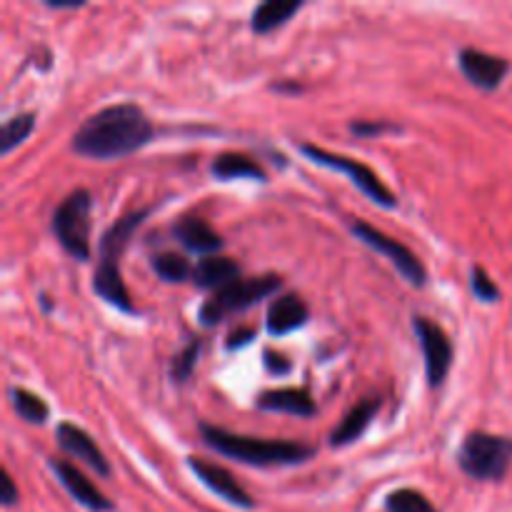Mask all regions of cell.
Listing matches in <instances>:
<instances>
[{"label": "cell", "instance_id": "cell-1", "mask_svg": "<svg viewBox=\"0 0 512 512\" xmlns=\"http://www.w3.org/2000/svg\"><path fill=\"white\" fill-rule=\"evenodd\" d=\"M155 128L135 103L110 105L90 115L73 135V150L90 160H118L138 153L153 140Z\"/></svg>", "mask_w": 512, "mask_h": 512}, {"label": "cell", "instance_id": "cell-2", "mask_svg": "<svg viewBox=\"0 0 512 512\" xmlns=\"http://www.w3.org/2000/svg\"><path fill=\"white\" fill-rule=\"evenodd\" d=\"M200 435L208 448L215 453L233 458L238 463L255 465V468H273V465H300L315 455L313 448L288 440H258L248 435H235L230 430L200 423Z\"/></svg>", "mask_w": 512, "mask_h": 512}, {"label": "cell", "instance_id": "cell-3", "mask_svg": "<svg viewBox=\"0 0 512 512\" xmlns=\"http://www.w3.org/2000/svg\"><path fill=\"white\" fill-rule=\"evenodd\" d=\"M148 213L150 210L145 208V210H133V213L123 215V218L115 220V223L105 230L103 238H100V263L98 268H95L93 288L105 303H110L113 308L123 310V313L128 315H135L138 310H135L128 288H125L123 278H120L118 263L123 250L128 248L130 238H133L135 230L143 225V220L148 218Z\"/></svg>", "mask_w": 512, "mask_h": 512}, {"label": "cell", "instance_id": "cell-4", "mask_svg": "<svg viewBox=\"0 0 512 512\" xmlns=\"http://www.w3.org/2000/svg\"><path fill=\"white\" fill-rule=\"evenodd\" d=\"M458 465L465 475L483 483H498L512 465V438L493 433H470L458 450Z\"/></svg>", "mask_w": 512, "mask_h": 512}, {"label": "cell", "instance_id": "cell-5", "mask_svg": "<svg viewBox=\"0 0 512 512\" xmlns=\"http://www.w3.org/2000/svg\"><path fill=\"white\" fill-rule=\"evenodd\" d=\"M90 208H93V198L88 190L78 188L55 208L53 223H50L60 248L80 263L90 260Z\"/></svg>", "mask_w": 512, "mask_h": 512}, {"label": "cell", "instance_id": "cell-6", "mask_svg": "<svg viewBox=\"0 0 512 512\" xmlns=\"http://www.w3.org/2000/svg\"><path fill=\"white\" fill-rule=\"evenodd\" d=\"M280 285H283V278H278V275H255V278L235 280V283L220 288L218 293L200 308V323L215 325L220 323V320L230 318V315L243 313V310L253 308L260 300L278 293Z\"/></svg>", "mask_w": 512, "mask_h": 512}, {"label": "cell", "instance_id": "cell-7", "mask_svg": "<svg viewBox=\"0 0 512 512\" xmlns=\"http://www.w3.org/2000/svg\"><path fill=\"white\" fill-rule=\"evenodd\" d=\"M300 153H303L305 158L310 160V163L325 165V168L350 175V178H353V183H355V188H358L360 193L368 195V198L373 200L375 205H380V208H395V205H398L393 190L385 188L383 180H380L378 175H375L373 170L368 168V165L360 163V160L348 158V155L330 153V150L318 148V145H313V143L300 145Z\"/></svg>", "mask_w": 512, "mask_h": 512}, {"label": "cell", "instance_id": "cell-8", "mask_svg": "<svg viewBox=\"0 0 512 512\" xmlns=\"http://www.w3.org/2000/svg\"><path fill=\"white\" fill-rule=\"evenodd\" d=\"M350 230H353V235L360 243H365L368 248H373L375 253H383L385 258H390L395 270H398L413 288H423V285L428 283V273H425L423 263H420L418 255H415L408 245L390 238V235L380 233L378 228H373V225L365 223V220H353Z\"/></svg>", "mask_w": 512, "mask_h": 512}, {"label": "cell", "instance_id": "cell-9", "mask_svg": "<svg viewBox=\"0 0 512 512\" xmlns=\"http://www.w3.org/2000/svg\"><path fill=\"white\" fill-rule=\"evenodd\" d=\"M413 328L420 340V348H423L425 375H428L430 388H440L453 365V343H450L448 333L425 315H415Z\"/></svg>", "mask_w": 512, "mask_h": 512}, {"label": "cell", "instance_id": "cell-10", "mask_svg": "<svg viewBox=\"0 0 512 512\" xmlns=\"http://www.w3.org/2000/svg\"><path fill=\"white\" fill-rule=\"evenodd\" d=\"M188 468L193 470L195 478H198L200 483L205 485V488L213 490V493L218 495V498H223L225 503L235 505V508H243V510H253L255 508V500L250 498L248 493H245L243 485H238V480H235L233 475L228 473V470L220 468V465L190 455Z\"/></svg>", "mask_w": 512, "mask_h": 512}, {"label": "cell", "instance_id": "cell-11", "mask_svg": "<svg viewBox=\"0 0 512 512\" xmlns=\"http://www.w3.org/2000/svg\"><path fill=\"white\" fill-rule=\"evenodd\" d=\"M460 70H463L465 78L470 80L473 85L483 90H495L500 88V83L508 75L510 63L500 55H490L483 53L478 48H463L458 55Z\"/></svg>", "mask_w": 512, "mask_h": 512}, {"label": "cell", "instance_id": "cell-12", "mask_svg": "<svg viewBox=\"0 0 512 512\" xmlns=\"http://www.w3.org/2000/svg\"><path fill=\"white\" fill-rule=\"evenodd\" d=\"M50 470L55 473V478L60 480L65 490L73 495L75 503H80L83 508H88L90 512H110L113 510V503L80 473L75 465L65 463V460H50Z\"/></svg>", "mask_w": 512, "mask_h": 512}, {"label": "cell", "instance_id": "cell-13", "mask_svg": "<svg viewBox=\"0 0 512 512\" xmlns=\"http://www.w3.org/2000/svg\"><path fill=\"white\" fill-rule=\"evenodd\" d=\"M55 438H58V445L73 458L83 460L88 468H93L95 473L103 475V478H110V465L105 460L103 450L95 445V440L85 433L83 428H78L75 423H60L58 430H55Z\"/></svg>", "mask_w": 512, "mask_h": 512}, {"label": "cell", "instance_id": "cell-14", "mask_svg": "<svg viewBox=\"0 0 512 512\" xmlns=\"http://www.w3.org/2000/svg\"><path fill=\"white\" fill-rule=\"evenodd\" d=\"M308 318L310 310L308 305H305V300L288 293L280 295V298H275L273 303H270L268 315H265V328H268V333L273 335V338H278V335H288L293 333V330L303 328V325L308 323Z\"/></svg>", "mask_w": 512, "mask_h": 512}, {"label": "cell", "instance_id": "cell-15", "mask_svg": "<svg viewBox=\"0 0 512 512\" xmlns=\"http://www.w3.org/2000/svg\"><path fill=\"white\" fill-rule=\"evenodd\" d=\"M173 235L190 253L205 255V258L223 248V238L215 233L213 225L205 223L203 218H193V215H185V218L175 220Z\"/></svg>", "mask_w": 512, "mask_h": 512}, {"label": "cell", "instance_id": "cell-16", "mask_svg": "<svg viewBox=\"0 0 512 512\" xmlns=\"http://www.w3.org/2000/svg\"><path fill=\"white\" fill-rule=\"evenodd\" d=\"M258 408L268 410V413L295 415V418H313L318 413V405L310 398L308 390L300 388L265 390L258 395Z\"/></svg>", "mask_w": 512, "mask_h": 512}, {"label": "cell", "instance_id": "cell-17", "mask_svg": "<svg viewBox=\"0 0 512 512\" xmlns=\"http://www.w3.org/2000/svg\"><path fill=\"white\" fill-rule=\"evenodd\" d=\"M380 410V400L378 398H368V400H360L348 415H345L343 423L330 433V445L333 448H345V445H353L360 435L368 430L370 420L375 418V413Z\"/></svg>", "mask_w": 512, "mask_h": 512}, {"label": "cell", "instance_id": "cell-18", "mask_svg": "<svg viewBox=\"0 0 512 512\" xmlns=\"http://www.w3.org/2000/svg\"><path fill=\"white\" fill-rule=\"evenodd\" d=\"M240 275V265L225 255H208L200 260L193 270V280L203 290H220L225 285L235 283Z\"/></svg>", "mask_w": 512, "mask_h": 512}, {"label": "cell", "instance_id": "cell-19", "mask_svg": "<svg viewBox=\"0 0 512 512\" xmlns=\"http://www.w3.org/2000/svg\"><path fill=\"white\" fill-rule=\"evenodd\" d=\"M303 8V0H293V3H285V0H268V3L258 5L253 10V18H250V25H253L255 33L265 35L278 30L280 25L288 23L298 10Z\"/></svg>", "mask_w": 512, "mask_h": 512}, {"label": "cell", "instance_id": "cell-20", "mask_svg": "<svg viewBox=\"0 0 512 512\" xmlns=\"http://www.w3.org/2000/svg\"><path fill=\"white\" fill-rule=\"evenodd\" d=\"M210 173L218 180H238V178H253L265 180V170L255 163L250 155L243 153H220L210 165Z\"/></svg>", "mask_w": 512, "mask_h": 512}, {"label": "cell", "instance_id": "cell-21", "mask_svg": "<svg viewBox=\"0 0 512 512\" xmlns=\"http://www.w3.org/2000/svg\"><path fill=\"white\" fill-rule=\"evenodd\" d=\"M10 403H13L15 413L30 425H43L48 423L50 408L45 405V400L40 395L30 393L25 388H10Z\"/></svg>", "mask_w": 512, "mask_h": 512}, {"label": "cell", "instance_id": "cell-22", "mask_svg": "<svg viewBox=\"0 0 512 512\" xmlns=\"http://www.w3.org/2000/svg\"><path fill=\"white\" fill-rule=\"evenodd\" d=\"M153 270L158 278H163L165 283H185V280L193 275L195 268H190L188 260L180 253H158L153 255Z\"/></svg>", "mask_w": 512, "mask_h": 512}, {"label": "cell", "instance_id": "cell-23", "mask_svg": "<svg viewBox=\"0 0 512 512\" xmlns=\"http://www.w3.org/2000/svg\"><path fill=\"white\" fill-rule=\"evenodd\" d=\"M35 130V113H20L15 118L5 120L3 133H0V153L8 155L10 150L18 148L23 140Z\"/></svg>", "mask_w": 512, "mask_h": 512}, {"label": "cell", "instance_id": "cell-24", "mask_svg": "<svg viewBox=\"0 0 512 512\" xmlns=\"http://www.w3.org/2000/svg\"><path fill=\"white\" fill-rule=\"evenodd\" d=\"M385 510L388 512H438L423 493L410 488L390 493L388 500H385Z\"/></svg>", "mask_w": 512, "mask_h": 512}, {"label": "cell", "instance_id": "cell-25", "mask_svg": "<svg viewBox=\"0 0 512 512\" xmlns=\"http://www.w3.org/2000/svg\"><path fill=\"white\" fill-rule=\"evenodd\" d=\"M198 358H200V340H193L188 348L180 350V353L175 355L173 365H170V375H173L175 383H185V380L193 375L195 365H198Z\"/></svg>", "mask_w": 512, "mask_h": 512}, {"label": "cell", "instance_id": "cell-26", "mask_svg": "<svg viewBox=\"0 0 512 512\" xmlns=\"http://www.w3.org/2000/svg\"><path fill=\"white\" fill-rule=\"evenodd\" d=\"M470 285H473L475 298L483 300V303H495L500 298V288L490 280V275L485 273V268L473 265V273H470Z\"/></svg>", "mask_w": 512, "mask_h": 512}, {"label": "cell", "instance_id": "cell-27", "mask_svg": "<svg viewBox=\"0 0 512 512\" xmlns=\"http://www.w3.org/2000/svg\"><path fill=\"white\" fill-rule=\"evenodd\" d=\"M350 130L355 135H363V138H373V135H383V133H398V125L390 123H368V120H358V123H350Z\"/></svg>", "mask_w": 512, "mask_h": 512}, {"label": "cell", "instance_id": "cell-28", "mask_svg": "<svg viewBox=\"0 0 512 512\" xmlns=\"http://www.w3.org/2000/svg\"><path fill=\"white\" fill-rule=\"evenodd\" d=\"M0 503H3V508H13L15 503H18V488H15V483H13V478H10V473L8 470H3V473H0Z\"/></svg>", "mask_w": 512, "mask_h": 512}, {"label": "cell", "instance_id": "cell-29", "mask_svg": "<svg viewBox=\"0 0 512 512\" xmlns=\"http://www.w3.org/2000/svg\"><path fill=\"white\" fill-rule=\"evenodd\" d=\"M265 368H268L270 373H275V375L288 373V370H290V360L285 358V355L273 353V350H265Z\"/></svg>", "mask_w": 512, "mask_h": 512}, {"label": "cell", "instance_id": "cell-30", "mask_svg": "<svg viewBox=\"0 0 512 512\" xmlns=\"http://www.w3.org/2000/svg\"><path fill=\"white\" fill-rule=\"evenodd\" d=\"M253 338H255V330L253 328L235 330V333H230V338H228V348L230 350H238L240 345H248Z\"/></svg>", "mask_w": 512, "mask_h": 512}, {"label": "cell", "instance_id": "cell-31", "mask_svg": "<svg viewBox=\"0 0 512 512\" xmlns=\"http://www.w3.org/2000/svg\"><path fill=\"white\" fill-rule=\"evenodd\" d=\"M45 5H48L50 10H78V8H83L85 3H65V0H45Z\"/></svg>", "mask_w": 512, "mask_h": 512}]
</instances>
